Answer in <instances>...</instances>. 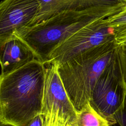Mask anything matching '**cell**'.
I'll list each match as a JSON object with an SVG mask.
<instances>
[{
	"label": "cell",
	"mask_w": 126,
	"mask_h": 126,
	"mask_svg": "<svg viewBox=\"0 0 126 126\" xmlns=\"http://www.w3.org/2000/svg\"><path fill=\"white\" fill-rule=\"evenodd\" d=\"M126 92V84L117 51L96 82L90 102L112 126Z\"/></svg>",
	"instance_id": "277c9868"
},
{
	"label": "cell",
	"mask_w": 126,
	"mask_h": 126,
	"mask_svg": "<svg viewBox=\"0 0 126 126\" xmlns=\"http://www.w3.org/2000/svg\"><path fill=\"white\" fill-rule=\"evenodd\" d=\"M38 0H3L0 3V44L28 27L37 14Z\"/></svg>",
	"instance_id": "52a82bcc"
},
{
	"label": "cell",
	"mask_w": 126,
	"mask_h": 126,
	"mask_svg": "<svg viewBox=\"0 0 126 126\" xmlns=\"http://www.w3.org/2000/svg\"><path fill=\"white\" fill-rule=\"evenodd\" d=\"M118 52L122 73L126 84V46H118Z\"/></svg>",
	"instance_id": "4fadbf2b"
},
{
	"label": "cell",
	"mask_w": 126,
	"mask_h": 126,
	"mask_svg": "<svg viewBox=\"0 0 126 126\" xmlns=\"http://www.w3.org/2000/svg\"><path fill=\"white\" fill-rule=\"evenodd\" d=\"M0 126H7V125H3V124H0Z\"/></svg>",
	"instance_id": "e0dca14e"
},
{
	"label": "cell",
	"mask_w": 126,
	"mask_h": 126,
	"mask_svg": "<svg viewBox=\"0 0 126 126\" xmlns=\"http://www.w3.org/2000/svg\"><path fill=\"white\" fill-rule=\"evenodd\" d=\"M74 126H111L109 122L92 106L90 101L77 112Z\"/></svg>",
	"instance_id": "30bf717a"
},
{
	"label": "cell",
	"mask_w": 126,
	"mask_h": 126,
	"mask_svg": "<svg viewBox=\"0 0 126 126\" xmlns=\"http://www.w3.org/2000/svg\"><path fill=\"white\" fill-rule=\"evenodd\" d=\"M118 45L109 42L58 64V72L77 111L91 100L99 78L114 57Z\"/></svg>",
	"instance_id": "3957f363"
},
{
	"label": "cell",
	"mask_w": 126,
	"mask_h": 126,
	"mask_svg": "<svg viewBox=\"0 0 126 126\" xmlns=\"http://www.w3.org/2000/svg\"><path fill=\"white\" fill-rule=\"evenodd\" d=\"M45 76L41 114L44 118L59 113L64 121L74 125L78 111L72 103L58 72V64L45 63Z\"/></svg>",
	"instance_id": "8992f818"
},
{
	"label": "cell",
	"mask_w": 126,
	"mask_h": 126,
	"mask_svg": "<svg viewBox=\"0 0 126 126\" xmlns=\"http://www.w3.org/2000/svg\"><path fill=\"white\" fill-rule=\"evenodd\" d=\"M38 1L39 6L37 14L28 27L37 24L63 11L80 10L95 6H114L124 2L120 0H38Z\"/></svg>",
	"instance_id": "ba28073f"
},
{
	"label": "cell",
	"mask_w": 126,
	"mask_h": 126,
	"mask_svg": "<svg viewBox=\"0 0 126 126\" xmlns=\"http://www.w3.org/2000/svg\"><path fill=\"white\" fill-rule=\"evenodd\" d=\"M43 126H74L67 125L60 120H56L50 123L44 125Z\"/></svg>",
	"instance_id": "9a60e30c"
},
{
	"label": "cell",
	"mask_w": 126,
	"mask_h": 126,
	"mask_svg": "<svg viewBox=\"0 0 126 126\" xmlns=\"http://www.w3.org/2000/svg\"><path fill=\"white\" fill-rule=\"evenodd\" d=\"M106 18L91 23L66 38L50 53L46 63L59 64L91 48L116 41Z\"/></svg>",
	"instance_id": "5b68a950"
},
{
	"label": "cell",
	"mask_w": 126,
	"mask_h": 126,
	"mask_svg": "<svg viewBox=\"0 0 126 126\" xmlns=\"http://www.w3.org/2000/svg\"><path fill=\"white\" fill-rule=\"evenodd\" d=\"M1 74H4L36 59L29 47L16 35L0 44Z\"/></svg>",
	"instance_id": "9c48e42d"
},
{
	"label": "cell",
	"mask_w": 126,
	"mask_h": 126,
	"mask_svg": "<svg viewBox=\"0 0 126 126\" xmlns=\"http://www.w3.org/2000/svg\"><path fill=\"white\" fill-rule=\"evenodd\" d=\"M118 46H126V38L121 40L119 42L116 43Z\"/></svg>",
	"instance_id": "2e32d148"
},
{
	"label": "cell",
	"mask_w": 126,
	"mask_h": 126,
	"mask_svg": "<svg viewBox=\"0 0 126 126\" xmlns=\"http://www.w3.org/2000/svg\"><path fill=\"white\" fill-rule=\"evenodd\" d=\"M114 33L116 43L126 38V5L119 12L106 18Z\"/></svg>",
	"instance_id": "8fae6325"
},
{
	"label": "cell",
	"mask_w": 126,
	"mask_h": 126,
	"mask_svg": "<svg viewBox=\"0 0 126 126\" xmlns=\"http://www.w3.org/2000/svg\"><path fill=\"white\" fill-rule=\"evenodd\" d=\"M112 126H126V92L122 106L115 117Z\"/></svg>",
	"instance_id": "7c38bea8"
},
{
	"label": "cell",
	"mask_w": 126,
	"mask_h": 126,
	"mask_svg": "<svg viewBox=\"0 0 126 126\" xmlns=\"http://www.w3.org/2000/svg\"><path fill=\"white\" fill-rule=\"evenodd\" d=\"M121 0V1H124V2H126V0Z\"/></svg>",
	"instance_id": "ac0fdd59"
},
{
	"label": "cell",
	"mask_w": 126,
	"mask_h": 126,
	"mask_svg": "<svg viewBox=\"0 0 126 126\" xmlns=\"http://www.w3.org/2000/svg\"><path fill=\"white\" fill-rule=\"evenodd\" d=\"M45 65L37 59L0 76V122L25 126L41 114Z\"/></svg>",
	"instance_id": "6da1fadb"
},
{
	"label": "cell",
	"mask_w": 126,
	"mask_h": 126,
	"mask_svg": "<svg viewBox=\"0 0 126 126\" xmlns=\"http://www.w3.org/2000/svg\"><path fill=\"white\" fill-rule=\"evenodd\" d=\"M124 2L109 6H95L80 10H64L33 26L23 28L15 35L32 50L44 64L50 53L61 43L91 23L108 18L120 11Z\"/></svg>",
	"instance_id": "7a4b0ae2"
},
{
	"label": "cell",
	"mask_w": 126,
	"mask_h": 126,
	"mask_svg": "<svg viewBox=\"0 0 126 126\" xmlns=\"http://www.w3.org/2000/svg\"><path fill=\"white\" fill-rule=\"evenodd\" d=\"M44 122V116L41 114L34 117L25 126H43Z\"/></svg>",
	"instance_id": "5bb4252c"
}]
</instances>
